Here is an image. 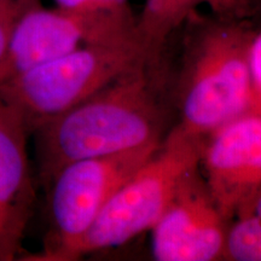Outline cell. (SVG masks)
I'll list each match as a JSON object with an SVG mask.
<instances>
[{"label":"cell","mask_w":261,"mask_h":261,"mask_svg":"<svg viewBox=\"0 0 261 261\" xmlns=\"http://www.w3.org/2000/svg\"><path fill=\"white\" fill-rule=\"evenodd\" d=\"M154 69L149 63L139 65L33 133L42 188L70 162L162 142L168 112L156 90Z\"/></svg>","instance_id":"obj_1"},{"label":"cell","mask_w":261,"mask_h":261,"mask_svg":"<svg viewBox=\"0 0 261 261\" xmlns=\"http://www.w3.org/2000/svg\"><path fill=\"white\" fill-rule=\"evenodd\" d=\"M256 24L196 10L177 29L180 57L173 102L182 129L205 138L254 112L250 51Z\"/></svg>","instance_id":"obj_2"},{"label":"cell","mask_w":261,"mask_h":261,"mask_svg":"<svg viewBox=\"0 0 261 261\" xmlns=\"http://www.w3.org/2000/svg\"><path fill=\"white\" fill-rule=\"evenodd\" d=\"M158 65L140 37L85 45L0 84V100L29 136L142 64Z\"/></svg>","instance_id":"obj_3"},{"label":"cell","mask_w":261,"mask_h":261,"mask_svg":"<svg viewBox=\"0 0 261 261\" xmlns=\"http://www.w3.org/2000/svg\"><path fill=\"white\" fill-rule=\"evenodd\" d=\"M203 137L174 125L154 155L120 187L75 250L74 259L121 247L151 230L179 185L200 167Z\"/></svg>","instance_id":"obj_4"},{"label":"cell","mask_w":261,"mask_h":261,"mask_svg":"<svg viewBox=\"0 0 261 261\" xmlns=\"http://www.w3.org/2000/svg\"><path fill=\"white\" fill-rule=\"evenodd\" d=\"M160 144L77 160L62 167L45 188L48 228L44 248L19 260L74 261L75 250L103 208Z\"/></svg>","instance_id":"obj_5"},{"label":"cell","mask_w":261,"mask_h":261,"mask_svg":"<svg viewBox=\"0 0 261 261\" xmlns=\"http://www.w3.org/2000/svg\"><path fill=\"white\" fill-rule=\"evenodd\" d=\"M132 9L76 11L39 5L18 22L0 61V84L85 45H104L138 37Z\"/></svg>","instance_id":"obj_6"},{"label":"cell","mask_w":261,"mask_h":261,"mask_svg":"<svg viewBox=\"0 0 261 261\" xmlns=\"http://www.w3.org/2000/svg\"><path fill=\"white\" fill-rule=\"evenodd\" d=\"M230 221L212 197L200 167L179 185L150 230L158 261L225 260Z\"/></svg>","instance_id":"obj_7"},{"label":"cell","mask_w":261,"mask_h":261,"mask_svg":"<svg viewBox=\"0 0 261 261\" xmlns=\"http://www.w3.org/2000/svg\"><path fill=\"white\" fill-rule=\"evenodd\" d=\"M200 169L228 221L261 191V113L249 112L204 138Z\"/></svg>","instance_id":"obj_8"},{"label":"cell","mask_w":261,"mask_h":261,"mask_svg":"<svg viewBox=\"0 0 261 261\" xmlns=\"http://www.w3.org/2000/svg\"><path fill=\"white\" fill-rule=\"evenodd\" d=\"M29 135L0 100V261L19 260L35 201Z\"/></svg>","instance_id":"obj_9"},{"label":"cell","mask_w":261,"mask_h":261,"mask_svg":"<svg viewBox=\"0 0 261 261\" xmlns=\"http://www.w3.org/2000/svg\"><path fill=\"white\" fill-rule=\"evenodd\" d=\"M202 5L223 17L254 19V0H144L137 29L156 60L161 61L169 38Z\"/></svg>","instance_id":"obj_10"},{"label":"cell","mask_w":261,"mask_h":261,"mask_svg":"<svg viewBox=\"0 0 261 261\" xmlns=\"http://www.w3.org/2000/svg\"><path fill=\"white\" fill-rule=\"evenodd\" d=\"M225 260L261 261V191L230 221Z\"/></svg>","instance_id":"obj_11"},{"label":"cell","mask_w":261,"mask_h":261,"mask_svg":"<svg viewBox=\"0 0 261 261\" xmlns=\"http://www.w3.org/2000/svg\"><path fill=\"white\" fill-rule=\"evenodd\" d=\"M41 4V0H0V61L21 18Z\"/></svg>","instance_id":"obj_12"},{"label":"cell","mask_w":261,"mask_h":261,"mask_svg":"<svg viewBox=\"0 0 261 261\" xmlns=\"http://www.w3.org/2000/svg\"><path fill=\"white\" fill-rule=\"evenodd\" d=\"M58 8L76 11H119L129 9V0H54Z\"/></svg>","instance_id":"obj_13"},{"label":"cell","mask_w":261,"mask_h":261,"mask_svg":"<svg viewBox=\"0 0 261 261\" xmlns=\"http://www.w3.org/2000/svg\"><path fill=\"white\" fill-rule=\"evenodd\" d=\"M254 91V112L261 113V23L256 25L250 51Z\"/></svg>","instance_id":"obj_14"},{"label":"cell","mask_w":261,"mask_h":261,"mask_svg":"<svg viewBox=\"0 0 261 261\" xmlns=\"http://www.w3.org/2000/svg\"><path fill=\"white\" fill-rule=\"evenodd\" d=\"M254 23H261V0H254Z\"/></svg>","instance_id":"obj_15"}]
</instances>
